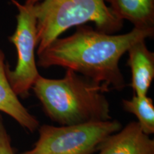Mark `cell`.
Listing matches in <instances>:
<instances>
[{
    "instance_id": "obj_6",
    "label": "cell",
    "mask_w": 154,
    "mask_h": 154,
    "mask_svg": "<svg viewBox=\"0 0 154 154\" xmlns=\"http://www.w3.org/2000/svg\"><path fill=\"white\" fill-rule=\"evenodd\" d=\"M97 154H154V140L132 121L102 142Z\"/></svg>"
},
{
    "instance_id": "obj_11",
    "label": "cell",
    "mask_w": 154,
    "mask_h": 154,
    "mask_svg": "<svg viewBox=\"0 0 154 154\" xmlns=\"http://www.w3.org/2000/svg\"><path fill=\"white\" fill-rule=\"evenodd\" d=\"M0 154H14V150L11 146V138L6 130L1 116H0Z\"/></svg>"
},
{
    "instance_id": "obj_2",
    "label": "cell",
    "mask_w": 154,
    "mask_h": 154,
    "mask_svg": "<svg viewBox=\"0 0 154 154\" xmlns=\"http://www.w3.org/2000/svg\"><path fill=\"white\" fill-rule=\"evenodd\" d=\"M32 89L45 114L60 126L112 119L103 88L70 69L59 79L40 75Z\"/></svg>"
},
{
    "instance_id": "obj_4",
    "label": "cell",
    "mask_w": 154,
    "mask_h": 154,
    "mask_svg": "<svg viewBox=\"0 0 154 154\" xmlns=\"http://www.w3.org/2000/svg\"><path fill=\"white\" fill-rule=\"evenodd\" d=\"M121 128V123L113 119L72 126L42 125L33 147L20 154H92Z\"/></svg>"
},
{
    "instance_id": "obj_5",
    "label": "cell",
    "mask_w": 154,
    "mask_h": 154,
    "mask_svg": "<svg viewBox=\"0 0 154 154\" xmlns=\"http://www.w3.org/2000/svg\"><path fill=\"white\" fill-rule=\"evenodd\" d=\"M17 7V26L14 34L9 37V42L17 49V61L11 70L6 63V74L9 84L18 96L24 98L40 76L37 69L35 51L38 47V34L36 18L32 7L11 0Z\"/></svg>"
},
{
    "instance_id": "obj_10",
    "label": "cell",
    "mask_w": 154,
    "mask_h": 154,
    "mask_svg": "<svg viewBox=\"0 0 154 154\" xmlns=\"http://www.w3.org/2000/svg\"><path fill=\"white\" fill-rule=\"evenodd\" d=\"M122 106L128 113L138 119L137 123L144 134L154 133V105L153 100L146 96H133L131 99H123Z\"/></svg>"
},
{
    "instance_id": "obj_1",
    "label": "cell",
    "mask_w": 154,
    "mask_h": 154,
    "mask_svg": "<svg viewBox=\"0 0 154 154\" xmlns=\"http://www.w3.org/2000/svg\"><path fill=\"white\" fill-rule=\"evenodd\" d=\"M154 30L134 28L123 34H109L87 25L76 26L74 33L57 38L38 56L37 66H60L101 86L106 92L126 87L119 68L121 58L136 42L153 37Z\"/></svg>"
},
{
    "instance_id": "obj_9",
    "label": "cell",
    "mask_w": 154,
    "mask_h": 154,
    "mask_svg": "<svg viewBox=\"0 0 154 154\" xmlns=\"http://www.w3.org/2000/svg\"><path fill=\"white\" fill-rule=\"evenodd\" d=\"M116 16L134 28L154 30V0H104Z\"/></svg>"
},
{
    "instance_id": "obj_7",
    "label": "cell",
    "mask_w": 154,
    "mask_h": 154,
    "mask_svg": "<svg viewBox=\"0 0 154 154\" xmlns=\"http://www.w3.org/2000/svg\"><path fill=\"white\" fill-rule=\"evenodd\" d=\"M127 53V64L131 72V86L134 94L146 96L154 78V53L148 49L146 39L134 43Z\"/></svg>"
},
{
    "instance_id": "obj_3",
    "label": "cell",
    "mask_w": 154,
    "mask_h": 154,
    "mask_svg": "<svg viewBox=\"0 0 154 154\" xmlns=\"http://www.w3.org/2000/svg\"><path fill=\"white\" fill-rule=\"evenodd\" d=\"M32 7L38 34L36 54L69 29L93 23L96 29L114 34L124 21L113 14L104 0H25Z\"/></svg>"
},
{
    "instance_id": "obj_8",
    "label": "cell",
    "mask_w": 154,
    "mask_h": 154,
    "mask_svg": "<svg viewBox=\"0 0 154 154\" xmlns=\"http://www.w3.org/2000/svg\"><path fill=\"white\" fill-rule=\"evenodd\" d=\"M0 111L9 115L29 132H34L40 126L39 121L21 103L7 79L5 55L2 49H0Z\"/></svg>"
}]
</instances>
